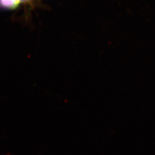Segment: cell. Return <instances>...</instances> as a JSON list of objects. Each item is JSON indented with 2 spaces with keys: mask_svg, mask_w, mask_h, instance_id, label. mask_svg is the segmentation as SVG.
<instances>
[{
  "mask_svg": "<svg viewBox=\"0 0 155 155\" xmlns=\"http://www.w3.org/2000/svg\"><path fill=\"white\" fill-rule=\"evenodd\" d=\"M27 1H30V0H21V2H27Z\"/></svg>",
  "mask_w": 155,
  "mask_h": 155,
  "instance_id": "7a4b0ae2",
  "label": "cell"
},
{
  "mask_svg": "<svg viewBox=\"0 0 155 155\" xmlns=\"http://www.w3.org/2000/svg\"><path fill=\"white\" fill-rule=\"evenodd\" d=\"M20 2H21V0H0V8L14 9L19 5Z\"/></svg>",
  "mask_w": 155,
  "mask_h": 155,
  "instance_id": "6da1fadb",
  "label": "cell"
}]
</instances>
